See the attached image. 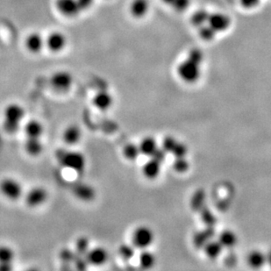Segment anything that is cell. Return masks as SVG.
Wrapping results in <instances>:
<instances>
[{"mask_svg": "<svg viewBox=\"0 0 271 271\" xmlns=\"http://www.w3.org/2000/svg\"><path fill=\"white\" fill-rule=\"evenodd\" d=\"M57 158L63 168L71 170L77 175H83L86 171V156L81 151L62 149L57 152Z\"/></svg>", "mask_w": 271, "mask_h": 271, "instance_id": "obj_2", "label": "cell"}, {"mask_svg": "<svg viewBox=\"0 0 271 271\" xmlns=\"http://www.w3.org/2000/svg\"><path fill=\"white\" fill-rule=\"evenodd\" d=\"M142 171H143L144 176L147 178L154 179L155 177H158L160 174L161 163L154 159H151L144 164Z\"/></svg>", "mask_w": 271, "mask_h": 271, "instance_id": "obj_20", "label": "cell"}, {"mask_svg": "<svg viewBox=\"0 0 271 271\" xmlns=\"http://www.w3.org/2000/svg\"><path fill=\"white\" fill-rule=\"evenodd\" d=\"M45 45V40L42 37V34L38 33H33L29 34L26 39V48L31 53H39L42 51Z\"/></svg>", "mask_w": 271, "mask_h": 271, "instance_id": "obj_18", "label": "cell"}, {"mask_svg": "<svg viewBox=\"0 0 271 271\" xmlns=\"http://www.w3.org/2000/svg\"><path fill=\"white\" fill-rule=\"evenodd\" d=\"M139 264L142 269L148 270V269L154 267V264H155V257L150 252L143 251L139 255Z\"/></svg>", "mask_w": 271, "mask_h": 271, "instance_id": "obj_27", "label": "cell"}, {"mask_svg": "<svg viewBox=\"0 0 271 271\" xmlns=\"http://www.w3.org/2000/svg\"><path fill=\"white\" fill-rule=\"evenodd\" d=\"M171 153L176 156V158L185 157V155L187 154V147L184 144L177 142Z\"/></svg>", "mask_w": 271, "mask_h": 271, "instance_id": "obj_32", "label": "cell"}, {"mask_svg": "<svg viewBox=\"0 0 271 271\" xmlns=\"http://www.w3.org/2000/svg\"><path fill=\"white\" fill-rule=\"evenodd\" d=\"M154 241V234L147 226H139L134 232L133 246L137 249H145Z\"/></svg>", "mask_w": 271, "mask_h": 271, "instance_id": "obj_9", "label": "cell"}, {"mask_svg": "<svg viewBox=\"0 0 271 271\" xmlns=\"http://www.w3.org/2000/svg\"><path fill=\"white\" fill-rule=\"evenodd\" d=\"M119 254L122 259H124L125 261H129L131 260L135 256L136 251H135V248L132 245L124 244L121 245L120 247Z\"/></svg>", "mask_w": 271, "mask_h": 271, "instance_id": "obj_29", "label": "cell"}, {"mask_svg": "<svg viewBox=\"0 0 271 271\" xmlns=\"http://www.w3.org/2000/svg\"><path fill=\"white\" fill-rule=\"evenodd\" d=\"M248 263L249 266L253 269H260L267 263V256L261 251L255 250L248 256Z\"/></svg>", "mask_w": 271, "mask_h": 271, "instance_id": "obj_21", "label": "cell"}, {"mask_svg": "<svg viewBox=\"0 0 271 271\" xmlns=\"http://www.w3.org/2000/svg\"><path fill=\"white\" fill-rule=\"evenodd\" d=\"M67 44V38L61 32H53L49 34L45 40V45L48 47V49L55 52L58 53L62 50H64V48Z\"/></svg>", "mask_w": 271, "mask_h": 271, "instance_id": "obj_15", "label": "cell"}, {"mask_svg": "<svg viewBox=\"0 0 271 271\" xmlns=\"http://www.w3.org/2000/svg\"><path fill=\"white\" fill-rule=\"evenodd\" d=\"M26 118V110L19 103H10L2 113V128L8 136H15L19 133Z\"/></svg>", "mask_w": 271, "mask_h": 271, "instance_id": "obj_1", "label": "cell"}, {"mask_svg": "<svg viewBox=\"0 0 271 271\" xmlns=\"http://www.w3.org/2000/svg\"><path fill=\"white\" fill-rule=\"evenodd\" d=\"M203 220L208 224V226H212V224L214 223L215 218L213 215L211 214V211H205V212L203 213Z\"/></svg>", "mask_w": 271, "mask_h": 271, "instance_id": "obj_39", "label": "cell"}, {"mask_svg": "<svg viewBox=\"0 0 271 271\" xmlns=\"http://www.w3.org/2000/svg\"><path fill=\"white\" fill-rule=\"evenodd\" d=\"M216 34L217 33L208 25L207 23L202 27H199V34H200V38L205 42L212 41L214 39Z\"/></svg>", "mask_w": 271, "mask_h": 271, "instance_id": "obj_28", "label": "cell"}, {"mask_svg": "<svg viewBox=\"0 0 271 271\" xmlns=\"http://www.w3.org/2000/svg\"><path fill=\"white\" fill-rule=\"evenodd\" d=\"M148 8V0H133L130 4V12L135 18H142L147 14Z\"/></svg>", "mask_w": 271, "mask_h": 271, "instance_id": "obj_19", "label": "cell"}, {"mask_svg": "<svg viewBox=\"0 0 271 271\" xmlns=\"http://www.w3.org/2000/svg\"><path fill=\"white\" fill-rule=\"evenodd\" d=\"M209 14L210 13L207 11L203 9L195 11L191 18L192 25L196 27H202L203 25H205L207 23Z\"/></svg>", "mask_w": 271, "mask_h": 271, "instance_id": "obj_25", "label": "cell"}, {"mask_svg": "<svg viewBox=\"0 0 271 271\" xmlns=\"http://www.w3.org/2000/svg\"><path fill=\"white\" fill-rule=\"evenodd\" d=\"M166 156V151L162 148V149H159V148H157L156 149V151L154 152V154H153V155L151 156L152 157V159H154V160H155V161H157V162H163L164 161V159H165Z\"/></svg>", "mask_w": 271, "mask_h": 271, "instance_id": "obj_36", "label": "cell"}, {"mask_svg": "<svg viewBox=\"0 0 271 271\" xmlns=\"http://www.w3.org/2000/svg\"><path fill=\"white\" fill-rule=\"evenodd\" d=\"M84 259L89 265L100 267L107 263L109 259V254L105 248L96 246L89 249L84 256Z\"/></svg>", "mask_w": 271, "mask_h": 271, "instance_id": "obj_8", "label": "cell"}, {"mask_svg": "<svg viewBox=\"0 0 271 271\" xmlns=\"http://www.w3.org/2000/svg\"><path fill=\"white\" fill-rule=\"evenodd\" d=\"M76 1L78 3L81 11L86 10L91 6V4H93V0H76Z\"/></svg>", "mask_w": 271, "mask_h": 271, "instance_id": "obj_38", "label": "cell"}, {"mask_svg": "<svg viewBox=\"0 0 271 271\" xmlns=\"http://www.w3.org/2000/svg\"><path fill=\"white\" fill-rule=\"evenodd\" d=\"M266 256H267V262L269 263V264H271V252L269 253V255Z\"/></svg>", "mask_w": 271, "mask_h": 271, "instance_id": "obj_40", "label": "cell"}, {"mask_svg": "<svg viewBox=\"0 0 271 271\" xmlns=\"http://www.w3.org/2000/svg\"><path fill=\"white\" fill-rule=\"evenodd\" d=\"M83 136V129L79 125L69 124L64 128L62 137L66 146L72 147L78 145L82 141Z\"/></svg>", "mask_w": 271, "mask_h": 271, "instance_id": "obj_10", "label": "cell"}, {"mask_svg": "<svg viewBox=\"0 0 271 271\" xmlns=\"http://www.w3.org/2000/svg\"><path fill=\"white\" fill-rule=\"evenodd\" d=\"M192 60L196 61L198 63L202 64L203 60V52L199 49H193L189 52L188 57Z\"/></svg>", "mask_w": 271, "mask_h": 271, "instance_id": "obj_33", "label": "cell"}, {"mask_svg": "<svg viewBox=\"0 0 271 271\" xmlns=\"http://www.w3.org/2000/svg\"><path fill=\"white\" fill-rule=\"evenodd\" d=\"M15 260L14 249L10 245L0 244V271H12Z\"/></svg>", "mask_w": 271, "mask_h": 271, "instance_id": "obj_11", "label": "cell"}, {"mask_svg": "<svg viewBox=\"0 0 271 271\" xmlns=\"http://www.w3.org/2000/svg\"><path fill=\"white\" fill-rule=\"evenodd\" d=\"M56 7L61 14L66 17H75L81 12L76 0H57Z\"/></svg>", "mask_w": 271, "mask_h": 271, "instance_id": "obj_16", "label": "cell"}, {"mask_svg": "<svg viewBox=\"0 0 271 271\" xmlns=\"http://www.w3.org/2000/svg\"><path fill=\"white\" fill-rule=\"evenodd\" d=\"M0 194L10 202H17L22 199L25 190L18 178L4 177L0 180Z\"/></svg>", "mask_w": 271, "mask_h": 271, "instance_id": "obj_3", "label": "cell"}, {"mask_svg": "<svg viewBox=\"0 0 271 271\" xmlns=\"http://www.w3.org/2000/svg\"><path fill=\"white\" fill-rule=\"evenodd\" d=\"M207 24L216 33H220L226 31L230 27L231 19L224 13L215 12L209 14Z\"/></svg>", "mask_w": 271, "mask_h": 271, "instance_id": "obj_13", "label": "cell"}, {"mask_svg": "<svg viewBox=\"0 0 271 271\" xmlns=\"http://www.w3.org/2000/svg\"><path fill=\"white\" fill-rule=\"evenodd\" d=\"M173 167L175 170H177V172L183 173V172H185L189 169L188 161L185 160V157L176 158Z\"/></svg>", "mask_w": 271, "mask_h": 271, "instance_id": "obj_31", "label": "cell"}, {"mask_svg": "<svg viewBox=\"0 0 271 271\" xmlns=\"http://www.w3.org/2000/svg\"><path fill=\"white\" fill-rule=\"evenodd\" d=\"M201 64L187 57L177 67V73L181 79L185 83H195L199 80L201 74L200 70Z\"/></svg>", "mask_w": 271, "mask_h": 271, "instance_id": "obj_5", "label": "cell"}, {"mask_svg": "<svg viewBox=\"0 0 271 271\" xmlns=\"http://www.w3.org/2000/svg\"><path fill=\"white\" fill-rule=\"evenodd\" d=\"M24 150L31 157H39L44 150L42 138H25Z\"/></svg>", "mask_w": 271, "mask_h": 271, "instance_id": "obj_17", "label": "cell"}, {"mask_svg": "<svg viewBox=\"0 0 271 271\" xmlns=\"http://www.w3.org/2000/svg\"><path fill=\"white\" fill-rule=\"evenodd\" d=\"M204 203V195L203 193H197L192 200L193 207L202 208L203 209V203Z\"/></svg>", "mask_w": 271, "mask_h": 271, "instance_id": "obj_35", "label": "cell"}, {"mask_svg": "<svg viewBox=\"0 0 271 271\" xmlns=\"http://www.w3.org/2000/svg\"><path fill=\"white\" fill-rule=\"evenodd\" d=\"M139 152L140 154L147 156H152L157 147V144L153 138H145L141 140L139 145Z\"/></svg>", "mask_w": 271, "mask_h": 271, "instance_id": "obj_23", "label": "cell"}, {"mask_svg": "<svg viewBox=\"0 0 271 271\" xmlns=\"http://www.w3.org/2000/svg\"><path fill=\"white\" fill-rule=\"evenodd\" d=\"M72 194L75 199L83 203H90L96 200V189L84 181H77L72 186Z\"/></svg>", "mask_w": 271, "mask_h": 271, "instance_id": "obj_7", "label": "cell"}, {"mask_svg": "<svg viewBox=\"0 0 271 271\" xmlns=\"http://www.w3.org/2000/svg\"><path fill=\"white\" fill-rule=\"evenodd\" d=\"M25 138H42L45 133L44 125L37 119H32L23 125Z\"/></svg>", "mask_w": 271, "mask_h": 271, "instance_id": "obj_12", "label": "cell"}, {"mask_svg": "<svg viewBox=\"0 0 271 271\" xmlns=\"http://www.w3.org/2000/svg\"><path fill=\"white\" fill-rule=\"evenodd\" d=\"M122 154L124 155L125 158L128 161H135L138 158L140 152H139V146L136 144L128 143L125 145L122 150Z\"/></svg>", "mask_w": 271, "mask_h": 271, "instance_id": "obj_26", "label": "cell"}, {"mask_svg": "<svg viewBox=\"0 0 271 271\" xmlns=\"http://www.w3.org/2000/svg\"><path fill=\"white\" fill-rule=\"evenodd\" d=\"M25 203L30 209L41 208L48 203L49 192L45 186L35 185L25 192L23 196Z\"/></svg>", "mask_w": 271, "mask_h": 271, "instance_id": "obj_4", "label": "cell"}, {"mask_svg": "<svg viewBox=\"0 0 271 271\" xmlns=\"http://www.w3.org/2000/svg\"><path fill=\"white\" fill-rule=\"evenodd\" d=\"M190 4L191 0H173L170 6L173 8L175 11L182 12L185 11L190 6Z\"/></svg>", "mask_w": 271, "mask_h": 271, "instance_id": "obj_30", "label": "cell"}, {"mask_svg": "<svg viewBox=\"0 0 271 271\" xmlns=\"http://www.w3.org/2000/svg\"><path fill=\"white\" fill-rule=\"evenodd\" d=\"M74 78L71 73L66 70L55 72L50 77V84L59 93H66L71 89Z\"/></svg>", "mask_w": 271, "mask_h": 271, "instance_id": "obj_6", "label": "cell"}, {"mask_svg": "<svg viewBox=\"0 0 271 271\" xmlns=\"http://www.w3.org/2000/svg\"><path fill=\"white\" fill-rule=\"evenodd\" d=\"M218 242L221 244V246L224 248H233L236 243H237V236L235 235L234 232L226 230L224 231L218 236Z\"/></svg>", "mask_w": 271, "mask_h": 271, "instance_id": "obj_22", "label": "cell"}, {"mask_svg": "<svg viewBox=\"0 0 271 271\" xmlns=\"http://www.w3.org/2000/svg\"><path fill=\"white\" fill-rule=\"evenodd\" d=\"M177 143V140L172 137H167L163 141V147L162 148L166 151V153H171Z\"/></svg>", "mask_w": 271, "mask_h": 271, "instance_id": "obj_34", "label": "cell"}, {"mask_svg": "<svg viewBox=\"0 0 271 271\" xmlns=\"http://www.w3.org/2000/svg\"><path fill=\"white\" fill-rule=\"evenodd\" d=\"M241 4L246 9H252L259 4L260 0H240Z\"/></svg>", "mask_w": 271, "mask_h": 271, "instance_id": "obj_37", "label": "cell"}, {"mask_svg": "<svg viewBox=\"0 0 271 271\" xmlns=\"http://www.w3.org/2000/svg\"><path fill=\"white\" fill-rule=\"evenodd\" d=\"M222 249L223 247L218 241H208L204 245V252L211 259H216L222 252Z\"/></svg>", "mask_w": 271, "mask_h": 271, "instance_id": "obj_24", "label": "cell"}, {"mask_svg": "<svg viewBox=\"0 0 271 271\" xmlns=\"http://www.w3.org/2000/svg\"><path fill=\"white\" fill-rule=\"evenodd\" d=\"M92 105L100 112H106L113 106V98L106 90H98L92 98Z\"/></svg>", "mask_w": 271, "mask_h": 271, "instance_id": "obj_14", "label": "cell"}]
</instances>
